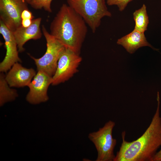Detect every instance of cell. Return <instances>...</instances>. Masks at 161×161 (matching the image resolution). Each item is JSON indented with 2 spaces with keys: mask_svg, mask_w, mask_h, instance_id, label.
Listing matches in <instances>:
<instances>
[{
  "mask_svg": "<svg viewBox=\"0 0 161 161\" xmlns=\"http://www.w3.org/2000/svg\"><path fill=\"white\" fill-rule=\"evenodd\" d=\"M21 17L23 19H30L33 20L34 16L32 13L28 9L24 10L22 12Z\"/></svg>",
  "mask_w": 161,
  "mask_h": 161,
  "instance_id": "17",
  "label": "cell"
},
{
  "mask_svg": "<svg viewBox=\"0 0 161 161\" xmlns=\"http://www.w3.org/2000/svg\"><path fill=\"white\" fill-rule=\"evenodd\" d=\"M32 20L28 19H22L21 26L24 27H29L32 24Z\"/></svg>",
  "mask_w": 161,
  "mask_h": 161,
  "instance_id": "18",
  "label": "cell"
},
{
  "mask_svg": "<svg viewBox=\"0 0 161 161\" xmlns=\"http://www.w3.org/2000/svg\"><path fill=\"white\" fill-rule=\"evenodd\" d=\"M117 43L122 46L130 54L134 53L139 48L143 47L148 46L154 50L158 51L147 41L144 32L135 29L129 34L118 39Z\"/></svg>",
  "mask_w": 161,
  "mask_h": 161,
  "instance_id": "12",
  "label": "cell"
},
{
  "mask_svg": "<svg viewBox=\"0 0 161 161\" xmlns=\"http://www.w3.org/2000/svg\"><path fill=\"white\" fill-rule=\"evenodd\" d=\"M28 4L26 0H0V20L13 32L21 26V14Z\"/></svg>",
  "mask_w": 161,
  "mask_h": 161,
  "instance_id": "7",
  "label": "cell"
},
{
  "mask_svg": "<svg viewBox=\"0 0 161 161\" xmlns=\"http://www.w3.org/2000/svg\"><path fill=\"white\" fill-rule=\"evenodd\" d=\"M157 100L155 112L149 126L142 136L130 142L125 139V131L122 132V142L114 161H153L161 146V117L158 92Z\"/></svg>",
  "mask_w": 161,
  "mask_h": 161,
  "instance_id": "1",
  "label": "cell"
},
{
  "mask_svg": "<svg viewBox=\"0 0 161 161\" xmlns=\"http://www.w3.org/2000/svg\"><path fill=\"white\" fill-rule=\"evenodd\" d=\"M52 82V77L43 71H37L28 86L29 91L26 97L27 101L32 104L47 101L49 99L48 89Z\"/></svg>",
  "mask_w": 161,
  "mask_h": 161,
  "instance_id": "8",
  "label": "cell"
},
{
  "mask_svg": "<svg viewBox=\"0 0 161 161\" xmlns=\"http://www.w3.org/2000/svg\"><path fill=\"white\" fill-rule=\"evenodd\" d=\"M68 5L84 20L95 33L104 17H111L105 0H66Z\"/></svg>",
  "mask_w": 161,
  "mask_h": 161,
  "instance_id": "3",
  "label": "cell"
},
{
  "mask_svg": "<svg viewBox=\"0 0 161 161\" xmlns=\"http://www.w3.org/2000/svg\"><path fill=\"white\" fill-rule=\"evenodd\" d=\"M133 17L135 23L134 29L144 33L147 30L149 22L146 7L144 4L140 8L134 12Z\"/></svg>",
  "mask_w": 161,
  "mask_h": 161,
  "instance_id": "14",
  "label": "cell"
},
{
  "mask_svg": "<svg viewBox=\"0 0 161 161\" xmlns=\"http://www.w3.org/2000/svg\"><path fill=\"white\" fill-rule=\"evenodd\" d=\"M41 21V18L33 19L29 27H24L21 26L13 32L19 52H22L24 50V46L28 41L38 40L41 38L42 33L40 27Z\"/></svg>",
  "mask_w": 161,
  "mask_h": 161,
  "instance_id": "11",
  "label": "cell"
},
{
  "mask_svg": "<svg viewBox=\"0 0 161 161\" xmlns=\"http://www.w3.org/2000/svg\"><path fill=\"white\" fill-rule=\"evenodd\" d=\"M87 25L72 8L64 4L51 22L50 33L66 48L80 55L87 33Z\"/></svg>",
  "mask_w": 161,
  "mask_h": 161,
  "instance_id": "2",
  "label": "cell"
},
{
  "mask_svg": "<svg viewBox=\"0 0 161 161\" xmlns=\"http://www.w3.org/2000/svg\"><path fill=\"white\" fill-rule=\"evenodd\" d=\"M82 60L80 55L65 48L58 61L56 71L52 76V85L55 86L69 80L78 71Z\"/></svg>",
  "mask_w": 161,
  "mask_h": 161,
  "instance_id": "6",
  "label": "cell"
},
{
  "mask_svg": "<svg viewBox=\"0 0 161 161\" xmlns=\"http://www.w3.org/2000/svg\"><path fill=\"white\" fill-rule=\"evenodd\" d=\"M36 73L33 69L25 68L19 62H17L5 75V78L11 87L28 86Z\"/></svg>",
  "mask_w": 161,
  "mask_h": 161,
  "instance_id": "10",
  "label": "cell"
},
{
  "mask_svg": "<svg viewBox=\"0 0 161 161\" xmlns=\"http://www.w3.org/2000/svg\"><path fill=\"white\" fill-rule=\"evenodd\" d=\"M153 161H161V149L157 152L153 158Z\"/></svg>",
  "mask_w": 161,
  "mask_h": 161,
  "instance_id": "19",
  "label": "cell"
},
{
  "mask_svg": "<svg viewBox=\"0 0 161 161\" xmlns=\"http://www.w3.org/2000/svg\"><path fill=\"white\" fill-rule=\"evenodd\" d=\"M10 86L5 78L3 72L0 74V105L15 100L18 95L17 91Z\"/></svg>",
  "mask_w": 161,
  "mask_h": 161,
  "instance_id": "13",
  "label": "cell"
},
{
  "mask_svg": "<svg viewBox=\"0 0 161 161\" xmlns=\"http://www.w3.org/2000/svg\"><path fill=\"white\" fill-rule=\"evenodd\" d=\"M115 125L114 122L109 120L97 131L89 134L88 138L94 144L97 152L95 161H114L117 140L113 137L112 133Z\"/></svg>",
  "mask_w": 161,
  "mask_h": 161,
  "instance_id": "5",
  "label": "cell"
},
{
  "mask_svg": "<svg viewBox=\"0 0 161 161\" xmlns=\"http://www.w3.org/2000/svg\"><path fill=\"white\" fill-rule=\"evenodd\" d=\"M52 0H31L30 4L35 9H44L49 13L52 12L51 3Z\"/></svg>",
  "mask_w": 161,
  "mask_h": 161,
  "instance_id": "15",
  "label": "cell"
},
{
  "mask_svg": "<svg viewBox=\"0 0 161 161\" xmlns=\"http://www.w3.org/2000/svg\"><path fill=\"white\" fill-rule=\"evenodd\" d=\"M29 4H30L31 0H26Z\"/></svg>",
  "mask_w": 161,
  "mask_h": 161,
  "instance_id": "20",
  "label": "cell"
},
{
  "mask_svg": "<svg viewBox=\"0 0 161 161\" xmlns=\"http://www.w3.org/2000/svg\"><path fill=\"white\" fill-rule=\"evenodd\" d=\"M42 30L47 42L45 53L39 58L29 55L34 61L37 71H43L52 77L56 71L58 60L66 48L48 32L44 25Z\"/></svg>",
  "mask_w": 161,
  "mask_h": 161,
  "instance_id": "4",
  "label": "cell"
},
{
  "mask_svg": "<svg viewBox=\"0 0 161 161\" xmlns=\"http://www.w3.org/2000/svg\"><path fill=\"white\" fill-rule=\"evenodd\" d=\"M133 0H106L107 4L109 6L116 5L119 10L123 11L125 9L127 4Z\"/></svg>",
  "mask_w": 161,
  "mask_h": 161,
  "instance_id": "16",
  "label": "cell"
},
{
  "mask_svg": "<svg viewBox=\"0 0 161 161\" xmlns=\"http://www.w3.org/2000/svg\"><path fill=\"white\" fill-rule=\"evenodd\" d=\"M0 33L5 41V56L0 63V72H6L17 62H21L18 55L17 44L13 32L0 20Z\"/></svg>",
  "mask_w": 161,
  "mask_h": 161,
  "instance_id": "9",
  "label": "cell"
}]
</instances>
